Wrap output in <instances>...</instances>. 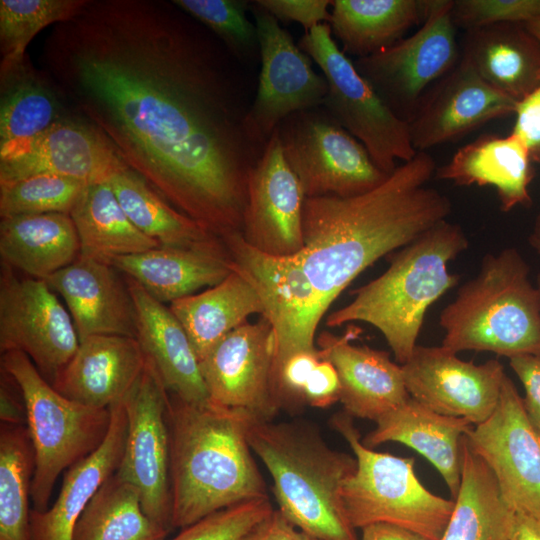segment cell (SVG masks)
<instances>
[{
	"mask_svg": "<svg viewBox=\"0 0 540 540\" xmlns=\"http://www.w3.org/2000/svg\"><path fill=\"white\" fill-rule=\"evenodd\" d=\"M43 72L162 198L220 238L242 229L251 134L248 69L173 0H87L57 23Z\"/></svg>",
	"mask_w": 540,
	"mask_h": 540,
	"instance_id": "cell-1",
	"label": "cell"
},
{
	"mask_svg": "<svg viewBox=\"0 0 540 540\" xmlns=\"http://www.w3.org/2000/svg\"><path fill=\"white\" fill-rule=\"evenodd\" d=\"M436 169L433 157L418 151L366 193L305 198L304 248L295 256L323 314L361 272L447 220L450 199L428 185Z\"/></svg>",
	"mask_w": 540,
	"mask_h": 540,
	"instance_id": "cell-2",
	"label": "cell"
},
{
	"mask_svg": "<svg viewBox=\"0 0 540 540\" xmlns=\"http://www.w3.org/2000/svg\"><path fill=\"white\" fill-rule=\"evenodd\" d=\"M245 411L187 403L169 394L172 528L183 529L217 511L269 498L247 431Z\"/></svg>",
	"mask_w": 540,
	"mask_h": 540,
	"instance_id": "cell-3",
	"label": "cell"
},
{
	"mask_svg": "<svg viewBox=\"0 0 540 540\" xmlns=\"http://www.w3.org/2000/svg\"><path fill=\"white\" fill-rule=\"evenodd\" d=\"M459 224L444 220L401 248L387 270L354 291V299L331 313L329 327L365 322L377 328L400 365L416 348L428 308L457 285L448 264L468 248Z\"/></svg>",
	"mask_w": 540,
	"mask_h": 540,
	"instance_id": "cell-4",
	"label": "cell"
},
{
	"mask_svg": "<svg viewBox=\"0 0 540 540\" xmlns=\"http://www.w3.org/2000/svg\"><path fill=\"white\" fill-rule=\"evenodd\" d=\"M247 439L271 474L278 510L295 527L320 540H358L341 500L355 457L330 448L302 421L253 420Z\"/></svg>",
	"mask_w": 540,
	"mask_h": 540,
	"instance_id": "cell-5",
	"label": "cell"
},
{
	"mask_svg": "<svg viewBox=\"0 0 540 540\" xmlns=\"http://www.w3.org/2000/svg\"><path fill=\"white\" fill-rule=\"evenodd\" d=\"M530 269L515 248L487 254L478 273L441 311L443 347L512 358L540 353V303Z\"/></svg>",
	"mask_w": 540,
	"mask_h": 540,
	"instance_id": "cell-6",
	"label": "cell"
},
{
	"mask_svg": "<svg viewBox=\"0 0 540 540\" xmlns=\"http://www.w3.org/2000/svg\"><path fill=\"white\" fill-rule=\"evenodd\" d=\"M1 367L22 396L35 461L31 499L34 510L45 511L59 475L104 441L110 409L88 407L63 396L22 352L2 353Z\"/></svg>",
	"mask_w": 540,
	"mask_h": 540,
	"instance_id": "cell-7",
	"label": "cell"
},
{
	"mask_svg": "<svg viewBox=\"0 0 540 540\" xmlns=\"http://www.w3.org/2000/svg\"><path fill=\"white\" fill-rule=\"evenodd\" d=\"M352 416L341 412L331 419L357 461L355 472L341 490L344 512L354 529L387 523L441 540L454 500L433 494L419 481L414 458L397 457L366 447Z\"/></svg>",
	"mask_w": 540,
	"mask_h": 540,
	"instance_id": "cell-8",
	"label": "cell"
},
{
	"mask_svg": "<svg viewBox=\"0 0 540 540\" xmlns=\"http://www.w3.org/2000/svg\"><path fill=\"white\" fill-rule=\"evenodd\" d=\"M298 46L326 78L328 93L321 107L364 145L380 170L391 174L397 160L407 162L416 155L408 122L360 75L333 39L328 23L305 32Z\"/></svg>",
	"mask_w": 540,
	"mask_h": 540,
	"instance_id": "cell-9",
	"label": "cell"
},
{
	"mask_svg": "<svg viewBox=\"0 0 540 540\" xmlns=\"http://www.w3.org/2000/svg\"><path fill=\"white\" fill-rule=\"evenodd\" d=\"M276 131L306 198L360 195L389 176L323 107L291 114Z\"/></svg>",
	"mask_w": 540,
	"mask_h": 540,
	"instance_id": "cell-10",
	"label": "cell"
},
{
	"mask_svg": "<svg viewBox=\"0 0 540 540\" xmlns=\"http://www.w3.org/2000/svg\"><path fill=\"white\" fill-rule=\"evenodd\" d=\"M453 0H429L422 26L411 36L353 61L384 103L409 121L427 91L460 60Z\"/></svg>",
	"mask_w": 540,
	"mask_h": 540,
	"instance_id": "cell-11",
	"label": "cell"
},
{
	"mask_svg": "<svg viewBox=\"0 0 540 540\" xmlns=\"http://www.w3.org/2000/svg\"><path fill=\"white\" fill-rule=\"evenodd\" d=\"M123 404L127 436L115 474L138 489L144 512L170 532L173 528L169 393L147 359L142 374Z\"/></svg>",
	"mask_w": 540,
	"mask_h": 540,
	"instance_id": "cell-12",
	"label": "cell"
},
{
	"mask_svg": "<svg viewBox=\"0 0 540 540\" xmlns=\"http://www.w3.org/2000/svg\"><path fill=\"white\" fill-rule=\"evenodd\" d=\"M232 267L257 290L276 337L277 368L291 355L315 351V332L323 316L318 296L296 256H272L251 247L240 231L222 238Z\"/></svg>",
	"mask_w": 540,
	"mask_h": 540,
	"instance_id": "cell-13",
	"label": "cell"
},
{
	"mask_svg": "<svg viewBox=\"0 0 540 540\" xmlns=\"http://www.w3.org/2000/svg\"><path fill=\"white\" fill-rule=\"evenodd\" d=\"M258 32L260 73L247 123L266 145L279 124L293 113L321 107L328 93L323 74L269 12L250 1Z\"/></svg>",
	"mask_w": 540,
	"mask_h": 540,
	"instance_id": "cell-14",
	"label": "cell"
},
{
	"mask_svg": "<svg viewBox=\"0 0 540 540\" xmlns=\"http://www.w3.org/2000/svg\"><path fill=\"white\" fill-rule=\"evenodd\" d=\"M79 346L70 313L41 279L19 278L3 264L0 276V350L24 353L50 383Z\"/></svg>",
	"mask_w": 540,
	"mask_h": 540,
	"instance_id": "cell-15",
	"label": "cell"
},
{
	"mask_svg": "<svg viewBox=\"0 0 540 540\" xmlns=\"http://www.w3.org/2000/svg\"><path fill=\"white\" fill-rule=\"evenodd\" d=\"M491 469L516 514L540 525V432L529 419L523 399L506 375L492 414L466 434Z\"/></svg>",
	"mask_w": 540,
	"mask_h": 540,
	"instance_id": "cell-16",
	"label": "cell"
},
{
	"mask_svg": "<svg viewBox=\"0 0 540 540\" xmlns=\"http://www.w3.org/2000/svg\"><path fill=\"white\" fill-rule=\"evenodd\" d=\"M275 358L276 337L265 317L234 329L199 362L210 401L271 421L280 408Z\"/></svg>",
	"mask_w": 540,
	"mask_h": 540,
	"instance_id": "cell-17",
	"label": "cell"
},
{
	"mask_svg": "<svg viewBox=\"0 0 540 540\" xmlns=\"http://www.w3.org/2000/svg\"><path fill=\"white\" fill-rule=\"evenodd\" d=\"M125 168L105 136L75 113L33 138L0 147V183L57 175L93 184Z\"/></svg>",
	"mask_w": 540,
	"mask_h": 540,
	"instance_id": "cell-18",
	"label": "cell"
},
{
	"mask_svg": "<svg viewBox=\"0 0 540 540\" xmlns=\"http://www.w3.org/2000/svg\"><path fill=\"white\" fill-rule=\"evenodd\" d=\"M401 367L411 398L439 414L464 418L472 425L492 414L506 376L497 359L475 364L461 360L443 346L417 345Z\"/></svg>",
	"mask_w": 540,
	"mask_h": 540,
	"instance_id": "cell-19",
	"label": "cell"
},
{
	"mask_svg": "<svg viewBox=\"0 0 540 540\" xmlns=\"http://www.w3.org/2000/svg\"><path fill=\"white\" fill-rule=\"evenodd\" d=\"M305 195L289 167L275 130L251 170L241 234L253 248L292 257L304 248Z\"/></svg>",
	"mask_w": 540,
	"mask_h": 540,
	"instance_id": "cell-20",
	"label": "cell"
},
{
	"mask_svg": "<svg viewBox=\"0 0 540 540\" xmlns=\"http://www.w3.org/2000/svg\"><path fill=\"white\" fill-rule=\"evenodd\" d=\"M517 104L460 58L427 91L408 121L412 145L418 152L455 141L489 121L514 114Z\"/></svg>",
	"mask_w": 540,
	"mask_h": 540,
	"instance_id": "cell-21",
	"label": "cell"
},
{
	"mask_svg": "<svg viewBox=\"0 0 540 540\" xmlns=\"http://www.w3.org/2000/svg\"><path fill=\"white\" fill-rule=\"evenodd\" d=\"M107 263L78 257L47 280L64 300L79 342L95 335L137 338V312L126 279Z\"/></svg>",
	"mask_w": 540,
	"mask_h": 540,
	"instance_id": "cell-22",
	"label": "cell"
},
{
	"mask_svg": "<svg viewBox=\"0 0 540 540\" xmlns=\"http://www.w3.org/2000/svg\"><path fill=\"white\" fill-rule=\"evenodd\" d=\"M357 333L353 327L343 336L322 332L317 337L318 350L338 373L339 401L344 411L376 422L410 396L401 365L393 362L387 352L351 344Z\"/></svg>",
	"mask_w": 540,
	"mask_h": 540,
	"instance_id": "cell-23",
	"label": "cell"
},
{
	"mask_svg": "<svg viewBox=\"0 0 540 540\" xmlns=\"http://www.w3.org/2000/svg\"><path fill=\"white\" fill-rule=\"evenodd\" d=\"M145 365L146 356L136 338L90 336L79 342L75 354L51 384L75 402L110 409L124 400Z\"/></svg>",
	"mask_w": 540,
	"mask_h": 540,
	"instance_id": "cell-24",
	"label": "cell"
},
{
	"mask_svg": "<svg viewBox=\"0 0 540 540\" xmlns=\"http://www.w3.org/2000/svg\"><path fill=\"white\" fill-rule=\"evenodd\" d=\"M137 312V340L169 394L192 404L210 401L199 359L169 306L125 276Z\"/></svg>",
	"mask_w": 540,
	"mask_h": 540,
	"instance_id": "cell-25",
	"label": "cell"
},
{
	"mask_svg": "<svg viewBox=\"0 0 540 540\" xmlns=\"http://www.w3.org/2000/svg\"><path fill=\"white\" fill-rule=\"evenodd\" d=\"M112 265L163 304L213 287L232 271L223 240L192 248L161 246L118 257Z\"/></svg>",
	"mask_w": 540,
	"mask_h": 540,
	"instance_id": "cell-26",
	"label": "cell"
},
{
	"mask_svg": "<svg viewBox=\"0 0 540 540\" xmlns=\"http://www.w3.org/2000/svg\"><path fill=\"white\" fill-rule=\"evenodd\" d=\"M532 162L527 146L517 135H482L460 147L436 169L435 177L459 186H491L496 190L500 209L509 212L531 205Z\"/></svg>",
	"mask_w": 540,
	"mask_h": 540,
	"instance_id": "cell-27",
	"label": "cell"
},
{
	"mask_svg": "<svg viewBox=\"0 0 540 540\" xmlns=\"http://www.w3.org/2000/svg\"><path fill=\"white\" fill-rule=\"evenodd\" d=\"M110 413V427L104 441L65 472L53 505L45 511L31 510L32 540H72L76 522L87 504L117 471L127 436L123 401L111 406Z\"/></svg>",
	"mask_w": 540,
	"mask_h": 540,
	"instance_id": "cell-28",
	"label": "cell"
},
{
	"mask_svg": "<svg viewBox=\"0 0 540 540\" xmlns=\"http://www.w3.org/2000/svg\"><path fill=\"white\" fill-rule=\"evenodd\" d=\"M473 426L464 418L439 414L409 397L380 417L362 443L372 449L398 442L414 449L436 468L455 498L461 477V440Z\"/></svg>",
	"mask_w": 540,
	"mask_h": 540,
	"instance_id": "cell-29",
	"label": "cell"
},
{
	"mask_svg": "<svg viewBox=\"0 0 540 540\" xmlns=\"http://www.w3.org/2000/svg\"><path fill=\"white\" fill-rule=\"evenodd\" d=\"M461 59L487 84L518 102L540 84V44L525 23L465 31Z\"/></svg>",
	"mask_w": 540,
	"mask_h": 540,
	"instance_id": "cell-30",
	"label": "cell"
},
{
	"mask_svg": "<svg viewBox=\"0 0 540 540\" xmlns=\"http://www.w3.org/2000/svg\"><path fill=\"white\" fill-rule=\"evenodd\" d=\"M79 255L80 242L69 214L1 218L2 263L32 278L47 280L76 261Z\"/></svg>",
	"mask_w": 540,
	"mask_h": 540,
	"instance_id": "cell-31",
	"label": "cell"
},
{
	"mask_svg": "<svg viewBox=\"0 0 540 540\" xmlns=\"http://www.w3.org/2000/svg\"><path fill=\"white\" fill-rule=\"evenodd\" d=\"M169 308L186 331L199 362L231 331L246 323L250 315H265L257 290L233 267L219 284L175 300Z\"/></svg>",
	"mask_w": 540,
	"mask_h": 540,
	"instance_id": "cell-32",
	"label": "cell"
},
{
	"mask_svg": "<svg viewBox=\"0 0 540 540\" xmlns=\"http://www.w3.org/2000/svg\"><path fill=\"white\" fill-rule=\"evenodd\" d=\"M516 513L484 460L461 440V477L441 540H510Z\"/></svg>",
	"mask_w": 540,
	"mask_h": 540,
	"instance_id": "cell-33",
	"label": "cell"
},
{
	"mask_svg": "<svg viewBox=\"0 0 540 540\" xmlns=\"http://www.w3.org/2000/svg\"><path fill=\"white\" fill-rule=\"evenodd\" d=\"M429 0H334L328 22L347 56L365 58L424 21Z\"/></svg>",
	"mask_w": 540,
	"mask_h": 540,
	"instance_id": "cell-34",
	"label": "cell"
},
{
	"mask_svg": "<svg viewBox=\"0 0 540 540\" xmlns=\"http://www.w3.org/2000/svg\"><path fill=\"white\" fill-rule=\"evenodd\" d=\"M70 216L80 257L112 265L118 257L161 247L132 223L108 182L89 184Z\"/></svg>",
	"mask_w": 540,
	"mask_h": 540,
	"instance_id": "cell-35",
	"label": "cell"
},
{
	"mask_svg": "<svg viewBox=\"0 0 540 540\" xmlns=\"http://www.w3.org/2000/svg\"><path fill=\"white\" fill-rule=\"evenodd\" d=\"M72 113L45 73L27 59L0 76V147L33 138Z\"/></svg>",
	"mask_w": 540,
	"mask_h": 540,
	"instance_id": "cell-36",
	"label": "cell"
},
{
	"mask_svg": "<svg viewBox=\"0 0 540 540\" xmlns=\"http://www.w3.org/2000/svg\"><path fill=\"white\" fill-rule=\"evenodd\" d=\"M132 223L163 247L192 248L222 239L181 213L128 167L107 181Z\"/></svg>",
	"mask_w": 540,
	"mask_h": 540,
	"instance_id": "cell-37",
	"label": "cell"
},
{
	"mask_svg": "<svg viewBox=\"0 0 540 540\" xmlns=\"http://www.w3.org/2000/svg\"><path fill=\"white\" fill-rule=\"evenodd\" d=\"M168 533L144 512L138 489L114 473L80 515L72 540H165Z\"/></svg>",
	"mask_w": 540,
	"mask_h": 540,
	"instance_id": "cell-38",
	"label": "cell"
},
{
	"mask_svg": "<svg viewBox=\"0 0 540 540\" xmlns=\"http://www.w3.org/2000/svg\"><path fill=\"white\" fill-rule=\"evenodd\" d=\"M34 450L24 424L0 425V540H32Z\"/></svg>",
	"mask_w": 540,
	"mask_h": 540,
	"instance_id": "cell-39",
	"label": "cell"
},
{
	"mask_svg": "<svg viewBox=\"0 0 540 540\" xmlns=\"http://www.w3.org/2000/svg\"><path fill=\"white\" fill-rule=\"evenodd\" d=\"M87 0H1L0 76L20 66L26 48L45 27L75 16Z\"/></svg>",
	"mask_w": 540,
	"mask_h": 540,
	"instance_id": "cell-40",
	"label": "cell"
},
{
	"mask_svg": "<svg viewBox=\"0 0 540 540\" xmlns=\"http://www.w3.org/2000/svg\"><path fill=\"white\" fill-rule=\"evenodd\" d=\"M173 2L209 29L245 67L260 61L258 32L247 17L250 1L173 0Z\"/></svg>",
	"mask_w": 540,
	"mask_h": 540,
	"instance_id": "cell-41",
	"label": "cell"
},
{
	"mask_svg": "<svg viewBox=\"0 0 540 540\" xmlns=\"http://www.w3.org/2000/svg\"><path fill=\"white\" fill-rule=\"evenodd\" d=\"M88 183L57 176L34 175L0 183L1 218L72 212Z\"/></svg>",
	"mask_w": 540,
	"mask_h": 540,
	"instance_id": "cell-42",
	"label": "cell"
},
{
	"mask_svg": "<svg viewBox=\"0 0 540 540\" xmlns=\"http://www.w3.org/2000/svg\"><path fill=\"white\" fill-rule=\"evenodd\" d=\"M273 510L269 498L236 504L181 529L171 540H243Z\"/></svg>",
	"mask_w": 540,
	"mask_h": 540,
	"instance_id": "cell-43",
	"label": "cell"
},
{
	"mask_svg": "<svg viewBox=\"0 0 540 540\" xmlns=\"http://www.w3.org/2000/svg\"><path fill=\"white\" fill-rule=\"evenodd\" d=\"M451 16L465 31L502 23H526L540 16V0H453Z\"/></svg>",
	"mask_w": 540,
	"mask_h": 540,
	"instance_id": "cell-44",
	"label": "cell"
},
{
	"mask_svg": "<svg viewBox=\"0 0 540 540\" xmlns=\"http://www.w3.org/2000/svg\"><path fill=\"white\" fill-rule=\"evenodd\" d=\"M318 349L298 352L288 357L275 372V389L280 406L289 400H303L304 387L310 374L321 360Z\"/></svg>",
	"mask_w": 540,
	"mask_h": 540,
	"instance_id": "cell-45",
	"label": "cell"
},
{
	"mask_svg": "<svg viewBox=\"0 0 540 540\" xmlns=\"http://www.w3.org/2000/svg\"><path fill=\"white\" fill-rule=\"evenodd\" d=\"M258 6L278 21L296 22L305 32L330 20V0H255Z\"/></svg>",
	"mask_w": 540,
	"mask_h": 540,
	"instance_id": "cell-46",
	"label": "cell"
},
{
	"mask_svg": "<svg viewBox=\"0 0 540 540\" xmlns=\"http://www.w3.org/2000/svg\"><path fill=\"white\" fill-rule=\"evenodd\" d=\"M509 364L524 388L525 411L540 432V353L512 357Z\"/></svg>",
	"mask_w": 540,
	"mask_h": 540,
	"instance_id": "cell-47",
	"label": "cell"
},
{
	"mask_svg": "<svg viewBox=\"0 0 540 540\" xmlns=\"http://www.w3.org/2000/svg\"><path fill=\"white\" fill-rule=\"evenodd\" d=\"M512 129L527 146L533 162L540 164V84L518 102Z\"/></svg>",
	"mask_w": 540,
	"mask_h": 540,
	"instance_id": "cell-48",
	"label": "cell"
},
{
	"mask_svg": "<svg viewBox=\"0 0 540 540\" xmlns=\"http://www.w3.org/2000/svg\"><path fill=\"white\" fill-rule=\"evenodd\" d=\"M340 380L333 364L321 359L304 387L303 400L313 407H328L339 401Z\"/></svg>",
	"mask_w": 540,
	"mask_h": 540,
	"instance_id": "cell-49",
	"label": "cell"
},
{
	"mask_svg": "<svg viewBox=\"0 0 540 540\" xmlns=\"http://www.w3.org/2000/svg\"><path fill=\"white\" fill-rule=\"evenodd\" d=\"M243 540H320L298 530L279 510H273Z\"/></svg>",
	"mask_w": 540,
	"mask_h": 540,
	"instance_id": "cell-50",
	"label": "cell"
},
{
	"mask_svg": "<svg viewBox=\"0 0 540 540\" xmlns=\"http://www.w3.org/2000/svg\"><path fill=\"white\" fill-rule=\"evenodd\" d=\"M361 531V540H428L418 533L387 523L367 525Z\"/></svg>",
	"mask_w": 540,
	"mask_h": 540,
	"instance_id": "cell-51",
	"label": "cell"
},
{
	"mask_svg": "<svg viewBox=\"0 0 540 540\" xmlns=\"http://www.w3.org/2000/svg\"><path fill=\"white\" fill-rule=\"evenodd\" d=\"M510 540H540V525L529 517L516 514Z\"/></svg>",
	"mask_w": 540,
	"mask_h": 540,
	"instance_id": "cell-52",
	"label": "cell"
},
{
	"mask_svg": "<svg viewBox=\"0 0 540 540\" xmlns=\"http://www.w3.org/2000/svg\"><path fill=\"white\" fill-rule=\"evenodd\" d=\"M529 243L540 256V212L535 219L532 231L529 235Z\"/></svg>",
	"mask_w": 540,
	"mask_h": 540,
	"instance_id": "cell-53",
	"label": "cell"
},
{
	"mask_svg": "<svg viewBox=\"0 0 540 540\" xmlns=\"http://www.w3.org/2000/svg\"><path fill=\"white\" fill-rule=\"evenodd\" d=\"M526 29L540 44V16L525 23Z\"/></svg>",
	"mask_w": 540,
	"mask_h": 540,
	"instance_id": "cell-54",
	"label": "cell"
},
{
	"mask_svg": "<svg viewBox=\"0 0 540 540\" xmlns=\"http://www.w3.org/2000/svg\"><path fill=\"white\" fill-rule=\"evenodd\" d=\"M536 289H537V293H538V297H539V303H540V274L538 275V278H537V283H536Z\"/></svg>",
	"mask_w": 540,
	"mask_h": 540,
	"instance_id": "cell-55",
	"label": "cell"
}]
</instances>
